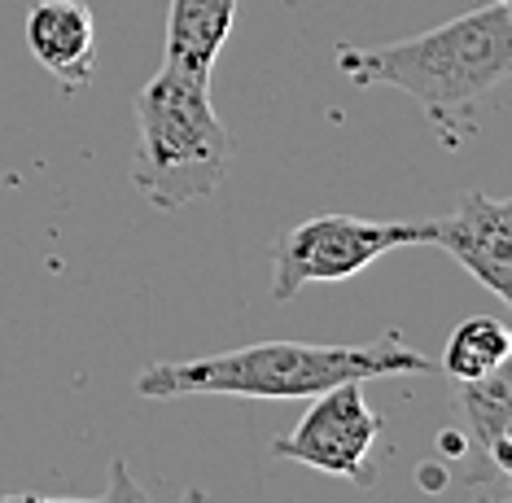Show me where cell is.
Listing matches in <instances>:
<instances>
[{"label": "cell", "mask_w": 512, "mask_h": 503, "mask_svg": "<svg viewBox=\"0 0 512 503\" xmlns=\"http://www.w3.org/2000/svg\"><path fill=\"white\" fill-rule=\"evenodd\" d=\"M355 88H399L425 110L438 140L460 149L477 132V101L512 70V0H486L442 27L377 49H337Z\"/></svg>", "instance_id": "6da1fadb"}, {"label": "cell", "mask_w": 512, "mask_h": 503, "mask_svg": "<svg viewBox=\"0 0 512 503\" xmlns=\"http://www.w3.org/2000/svg\"><path fill=\"white\" fill-rule=\"evenodd\" d=\"M438 364L407 346L403 333H381L364 346H320V342H254L224 355L171 359L149 364L136 377L145 399H180V394H232V399H316L342 381L372 377H421Z\"/></svg>", "instance_id": "7a4b0ae2"}, {"label": "cell", "mask_w": 512, "mask_h": 503, "mask_svg": "<svg viewBox=\"0 0 512 503\" xmlns=\"http://www.w3.org/2000/svg\"><path fill=\"white\" fill-rule=\"evenodd\" d=\"M136 189L149 206L180 210L215 197L237 154V136L219 123L211 84L162 66L136 97Z\"/></svg>", "instance_id": "3957f363"}, {"label": "cell", "mask_w": 512, "mask_h": 503, "mask_svg": "<svg viewBox=\"0 0 512 503\" xmlns=\"http://www.w3.org/2000/svg\"><path fill=\"white\" fill-rule=\"evenodd\" d=\"M434 245V224H386L359 215H316L272 245V298L289 302L307 285H337L390 250Z\"/></svg>", "instance_id": "277c9868"}, {"label": "cell", "mask_w": 512, "mask_h": 503, "mask_svg": "<svg viewBox=\"0 0 512 503\" xmlns=\"http://www.w3.org/2000/svg\"><path fill=\"white\" fill-rule=\"evenodd\" d=\"M377 434H381V416L364 399V381H342L333 390L316 394V403L298 420L294 434L272 438L267 451L276 460H294L333 477H351L355 486L368 490L377 482V464H372Z\"/></svg>", "instance_id": "5b68a950"}, {"label": "cell", "mask_w": 512, "mask_h": 503, "mask_svg": "<svg viewBox=\"0 0 512 503\" xmlns=\"http://www.w3.org/2000/svg\"><path fill=\"white\" fill-rule=\"evenodd\" d=\"M429 224H434V245L477 276V285H486L499 302L512 298V202L469 189L451 215Z\"/></svg>", "instance_id": "8992f818"}, {"label": "cell", "mask_w": 512, "mask_h": 503, "mask_svg": "<svg viewBox=\"0 0 512 503\" xmlns=\"http://www.w3.org/2000/svg\"><path fill=\"white\" fill-rule=\"evenodd\" d=\"M31 57L62 88H88L97 75V22L84 0H40L22 22Z\"/></svg>", "instance_id": "52a82bcc"}, {"label": "cell", "mask_w": 512, "mask_h": 503, "mask_svg": "<svg viewBox=\"0 0 512 503\" xmlns=\"http://www.w3.org/2000/svg\"><path fill=\"white\" fill-rule=\"evenodd\" d=\"M232 22H237V0H171L162 66L211 84L215 57L224 49Z\"/></svg>", "instance_id": "ba28073f"}, {"label": "cell", "mask_w": 512, "mask_h": 503, "mask_svg": "<svg viewBox=\"0 0 512 503\" xmlns=\"http://www.w3.org/2000/svg\"><path fill=\"white\" fill-rule=\"evenodd\" d=\"M464 425L477 438V451L491 455L499 473H512V372L499 364L477 381H456Z\"/></svg>", "instance_id": "9c48e42d"}, {"label": "cell", "mask_w": 512, "mask_h": 503, "mask_svg": "<svg viewBox=\"0 0 512 503\" xmlns=\"http://www.w3.org/2000/svg\"><path fill=\"white\" fill-rule=\"evenodd\" d=\"M512 355V333L504 320L495 315H473L464 320L447 342V355H442V372L451 381H477L486 372H495L499 364H508Z\"/></svg>", "instance_id": "30bf717a"}, {"label": "cell", "mask_w": 512, "mask_h": 503, "mask_svg": "<svg viewBox=\"0 0 512 503\" xmlns=\"http://www.w3.org/2000/svg\"><path fill=\"white\" fill-rule=\"evenodd\" d=\"M101 503H149L145 486L132 477L127 460H110V486H106V499Z\"/></svg>", "instance_id": "8fae6325"}, {"label": "cell", "mask_w": 512, "mask_h": 503, "mask_svg": "<svg viewBox=\"0 0 512 503\" xmlns=\"http://www.w3.org/2000/svg\"><path fill=\"white\" fill-rule=\"evenodd\" d=\"M0 503H101V499H44V495H5Z\"/></svg>", "instance_id": "7c38bea8"}, {"label": "cell", "mask_w": 512, "mask_h": 503, "mask_svg": "<svg viewBox=\"0 0 512 503\" xmlns=\"http://www.w3.org/2000/svg\"><path fill=\"white\" fill-rule=\"evenodd\" d=\"M180 503H206V495H202V490H197V486H189V490H184V495H180Z\"/></svg>", "instance_id": "4fadbf2b"}]
</instances>
